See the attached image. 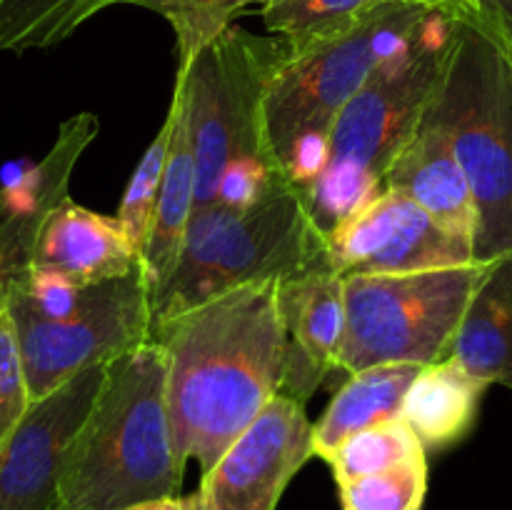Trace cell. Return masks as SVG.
<instances>
[{
    "instance_id": "6da1fadb",
    "label": "cell",
    "mask_w": 512,
    "mask_h": 510,
    "mask_svg": "<svg viewBox=\"0 0 512 510\" xmlns=\"http://www.w3.org/2000/svg\"><path fill=\"white\" fill-rule=\"evenodd\" d=\"M280 280L240 285L155 325L165 353V393L183 460L208 473L230 443L285 393L288 330Z\"/></svg>"
},
{
    "instance_id": "7a4b0ae2",
    "label": "cell",
    "mask_w": 512,
    "mask_h": 510,
    "mask_svg": "<svg viewBox=\"0 0 512 510\" xmlns=\"http://www.w3.org/2000/svg\"><path fill=\"white\" fill-rule=\"evenodd\" d=\"M185 460L165 393V353L148 340L110 360L88 418L65 455V510H120L175 498Z\"/></svg>"
},
{
    "instance_id": "3957f363",
    "label": "cell",
    "mask_w": 512,
    "mask_h": 510,
    "mask_svg": "<svg viewBox=\"0 0 512 510\" xmlns=\"http://www.w3.org/2000/svg\"><path fill=\"white\" fill-rule=\"evenodd\" d=\"M455 15L430 10L418 33L373 68L343 105L328 138V160L305 188L310 213L328 238L383 190L395 155L418 130L453 38Z\"/></svg>"
},
{
    "instance_id": "277c9868",
    "label": "cell",
    "mask_w": 512,
    "mask_h": 510,
    "mask_svg": "<svg viewBox=\"0 0 512 510\" xmlns=\"http://www.w3.org/2000/svg\"><path fill=\"white\" fill-rule=\"evenodd\" d=\"M328 265V238L305 190L278 185L248 208H193L173 273L150 298L153 328L183 310L260 280H285Z\"/></svg>"
},
{
    "instance_id": "5b68a950",
    "label": "cell",
    "mask_w": 512,
    "mask_h": 510,
    "mask_svg": "<svg viewBox=\"0 0 512 510\" xmlns=\"http://www.w3.org/2000/svg\"><path fill=\"white\" fill-rule=\"evenodd\" d=\"M455 15L443 78L425 118L450 140L478 208L475 258L512 250V65L470 10Z\"/></svg>"
},
{
    "instance_id": "8992f818",
    "label": "cell",
    "mask_w": 512,
    "mask_h": 510,
    "mask_svg": "<svg viewBox=\"0 0 512 510\" xmlns=\"http://www.w3.org/2000/svg\"><path fill=\"white\" fill-rule=\"evenodd\" d=\"M433 8L380 5L360 23L298 53H285L265 95V138L275 163L308 188L328 160L335 118L375 65L398 53Z\"/></svg>"
},
{
    "instance_id": "52a82bcc",
    "label": "cell",
    "mask_w": 512,
    "mask_h": 510,
    "mask_svg": "<svg viewBox=\"0 0 512 510\" xmlns=\"http://www.w3.org/2000/svg\"><path fill=\"white\" fill-rule=\"evenodd\" d=\"M285 53V40L230 25L178 65L195 153V208L213 203L220 173L233 160L260 158L283 173L268 148L263 110Z\"/></svg>"
},
{
    "instance_id": "ba28073f",
    "label": "cell",
    "mask_w": 512,
    "mask_h": 510,
    "mask_svg": "<svg viewBox=\"0 0 512 510\" xmlns=\"http://www.w3.org/2000/svg\"><path fill=\"white\" fill-rule=\"evenodd\" d=\"M485 260L398 275H345V333L335 368L430 365L448 358Z\"/></svg>"
},
{
    "instance_id": "9c48e42d",
    "label": "cell",
    "mask_w": 512,
    "mask_h": 510,
    "mask_svg": "<svg viewBox=\"0 0 512 510\" xmlns=\"http://www.w3.org/2000/svg\"><path fill=\"white\" fill-rule=\"evenodd\" d=\"M23 363L30 400H40L75 373L110 363L153 340V308L143 268L120 278L85 285L78 305L63 318L40 315L20 293V283L5 303Z\"/></svg>"
},
{
    "instance_id": "30bf717a",
    "label": "cell",
    "mask_w": 512,
    "mask_h": 510,
    "mask_svg": "<svg viewBox=\"0 0 512 510\" xmlns=\"http://www.w3.org/2000/svg\"><path fill=\"white\" fill-rule=\"evenodd\" d=\"M475 260L470 240L450 233L393 190H380L328 235V265L343 278L423 273Z\"/></svg>"
},
{
    "instance_id": "8fae6325",
    "label": "cell",
    "mask_w": 512,
    "mask_h": 510,
    "mask_svg": "<svg viewBox=\"0 0 512 510\" xmlns=\"http://www.w3.org/2000/svg\"><path fill=\"white\" fill-rule=\"evenodd\" d=\"M105 368L108 363L80 370L33 400L0 443V510H63L65 455L98 398Z\"/></svg>"
},
{
    "instance_id": "7c38bea8",
    "label": "cell",
    "mask_w": 512,
    "mask_h": 510,
    "mask_svg": "<svg viewBox=\"0 0 512 510\" xmlns=\"http://www.w3.org/2000/svg\"><path fill=\"white\" fill-rule=\"evenodd\" d=\"M313 455L305 405L275 395L203 473L200 510H278L290 480Z\"/></svg>"
},
{
    "instance_id": "4fadbf2b",
    "label": "cell",
    "mask_w": 512,
    "mask_h": 510,
    "mask_svg": "<svg viewBox=\"0 0 512 510\" xmlns=\"http://www.w3.org/2000/svg\"><path fill=\"white\" fill-rule=\"evenodd\" d=\"M98 130V115H70L60 123L43 160L18 183L0 188V315L10 290L28 275L40 228L50 210L68 198L75 165L98 138Z\"/></svg>"
},
{
    "instance_id": "5bb4252c",
    "label": "cell",
    "mask_w": 512,
    "mask_h": 510,
    "mask_svg": "<svg viewBox=\"0 0 512 510\" xmlns=\"http://www.w3.org/2000/svg\"><path fill=\"white\" fill-rule=\"evenodd\" d=\"M278 305L293 353L283 398L305 405L330 370H335V358L343 343V275L323 265L280 280Z\"/></svg>"
},
{
    "instance_id": "9a60e30c",
    "label": "cell",
    "mask_w": 512,
    "mask_h": 510,
    "mask_svg": "<svg viewBox=\"0 0 512 510\" xmlns=\"http://www.w3.org/2000/svg\"><path fill=\"white\" fill-rule=\"evenodd\" d=\"M138 265L140 258L130 248L118 220L83 208L68 195L45 218L30 268L85 288L120 278Z\"/></svg>"
},
{
    "instance_id": "2e32d148",
    "label": "cell",
    "mask_w": 512,
    "mask_h": 510,
    "mask_svg": "<svg viewBox=\"0 0 512 510\" xmlns=\"http://www.w3.org/2000/svg\"><path fill=\"white\" fill-rule=\"evenodd\" d=\"M383 190L403 195L443 228L470 240L475 248L478 208L473 188L443 130L423 115L413 138L403 145L383 178Z\"/></svg>"
},
{
    "instance_id": "e0dca14e",
    "label": "cell",
    "mask_w": 512,
    "mask_h": 510,
    "mask_svg": "<svg viewBox=\"0 0 512 510\" xmlns=\"http://www.w3.org/2000/svg\"><path fill=\"white\" fill-rule=\"evenodd\" d=\"M448 358L458 360L483 383L512 390V250L485 260Z\"/></svg>"
},
{
    "instance_id": "ac0fdd59",
    "label": "cell",
    "mask_w": 512,
    "mask_h": 510,
    "mask_svg": "<svg viewBox=\"0 0 512 510\" xmlns=\"http://www.w3.org/2000/svg\"><path fill=\"white\" fill-rule=\"evenodd\" d=\"M168 110L173 115V133H170L153 225H150L143 258H140L150 298L163 288L168 275L173 273L185 228H188V220L195 208V153L193 143H190L188 118H185V90L178 78H175Z\"/></svg>"
},
{
    "instance_id": "d6986e66",
    "label": "cell",
    "mask_w": 512,
    "mask_h": 510,
    "mask_svg": "<svg viewBox=\"0 0 512 510\" xmlns=\"http://www.w3.org/2000/svg\"><path fill=\"white\" fill-rule=\"evenodd\" d=\"M488 383L470 375L458 360L423 365L405 390L400 418L423 450H443L473 430Z\"/></svg>"
},
{
    "instance_id": "ffe728a7",
    "label": "cell",
    "mask_w": 512,
    "mask_h": 510,
    "mask_svg": "<svg viewBox=\"0 0 512 510\" xmlns=\"http://www.w3.org/2000/svg\"><path fill=\"white\" fill-rule=\"evenodd\" d=\"M420 368L423 365L415 363H383L350 373L325 408L323 418L313 425V453L328 460V455L350 435L400 418L405 390Z\"/></svg>"
},
{
    "instance_id": "44dd1931",
    "label": "cell",
    "mask_w": 512,
    "mask_h": 510,
    "mask_svg": "<svg viewBox=\"0 0 512 510\" xmlns=\"http://www.w3.org/2000/svg\"><path fill=\"white\" fill-rule=\"evenodd\" d=\"M388 3L413 0H268L263 5V20L265 28L285 40L290 53H298L353 28L365 15Z\"/></svg>"
},
{
    "instance_id": "7402d4cb",
    "label": "cell",
    "mask_w": 512,
    "mask_h": 510,
    "mask_svg": "<svg viewBox=\"0 0 512 510\" xmlns=\"http://www.w3.org/2000/svg\"><path fill=\"white\" fill-rule=\"evenodd\" d=\"M95 15V0H0V50L53 48Z\"/></svg>"
},
{
    "instance_id": "603a6c76",
    "label": "cell",
    "mask_w": 512,
    "mask_h": 510,
    "mask_svg": "<svg viewBox=\"0 0 512 510\" xmlns=\"http://www.w3.org/2000/svg\"><path fill=\"white\" fill-rule=\"evenodd\" d=\"M268 0H95V10L113 8V5H135L158 13L168 20L175 33L178 65L188 63L200 48L223 35L243 10L263 5Z\"/></svg>"
},
{
    "instance_id": "cb8c5ba5",
    "label": "cell",
    "mask_w": 512,
    "mask_h": 510,
    "mask_svg": "<svg viewBox=\"0 0 512 510\" xmlns=\"http://www.w3.org/2000/svg\"><path fill=\"white\" fill-rule=\"evenodd\" d=\"M423 455L428 453L413 435V430L405 425V420L393 418L350 435L328 455V463L333 468L335 483L340 485L363 478V475L395 468L408 460L423 458Z\"/></svg>"
},
{
    "instance_id": "d4e9b609",
    "label": "cell",
    "mask_w": 512,
    "mask_h": 510,
    "mask_svg": "<svg viewBox=\"0 0 512 510\" xmlns=\"http://www.w3.org/2000/svg\"><path fill=\"white\" fill-rule=\"evenodd\" d=\"M170 133H173V115H170L168 110L158 135H155L153 143L145 148L140 163L135 165L133 175H130L128 180V188H125L123 193V200H120L118 215H115V220L120 223L130 248L135 250L138 258H143L150 225H153V213H155V205H158L160 183H163L165 158H168Z\"/></svg>"
},
{
    "instance_id": "484cf974",
    "label": "cell",
    "mask_w": 512,
    "mask_h": 510,
    "mask_svg": "<svg viewBox=\"0 0 512 510\" xmlns=\"http://www.w3.org/2000/svg\"><path fill=\"white\" fill-rule=\"evenodd\" d=\"M338 488L343 508L350 510H423L428 493V455L348 480Z\"/></svg>"
},
{
    "instance_id": "4316f807",
    "label": "cell",
    "mask_w": 512,
    "mask_h": 510,
    "mask_svg": "<svg viewBox=\"0 0 512 510\" xmlns=\"http://www.w3.org/2000/svg\"><path fill=\"white\" fill-rule=\"evenodd\" d=\"M285 183H293V180L288 175L278 173L275 168H270L265 160L240 158L233 160L220 173L213 203L228 205V208H248V205L265 198L270 190Z\"/></svg>"
},
{
    "instance_id": "83f0119b",
    "label": "cell",
    "mask_w": 512,
    "mask_h": 510,
    "mask_svg": "<svg viewBox=\"0 0 512 510\" xmlns=\"http://www.w3.org/2000/svg\"><path fill=\"white\" fill-rule=\"evenodd\" d=\"M30 403L33 400H30L28 385H25L13 323L3 310V315H0V443L18 425Z\"/></svg>"
},
{
    "instance_id": "f1b7e54d",
    "label": "cell",
    "mask_w": 512,
    "mask_h": 510,
    "mask_svg": "<svg viewBox=\"0 0 512 510\" xmlns=\"http://www.w3.org/2000/svg\"><path fill=\"white\" fill-rule=\"evenodd\" d=\"M465 10H470V13H473L475 18L483 23V28L488 30L490 35H493L495 43L503 48V53L508 55V60L512 65V23H510V20H505L503 15L493 13V10H490L488 5H483V3H478L475 8H465Z\"/></svg>"
},
{
    "instance_id": "f546056e",
    "label": "cell",
    "mask_w": 512,
    "mask_h": 510,
    "mask_svg": "<svg viewBox=\"0 0 512 510\" xmlns=\"http://www.w3.org/2000/svg\"><path fill=\"white\" fill-rule=\"evenodd\" d=\"M120 510H200V503H198V493H193V495H175V498L145 500V503H135Z\"/></svg>"
},
{
    "instance_id": "4dcf8cb0",
    "label": "cell",
    "mask_w": 512,
    "mask_h": 510,
    "mask_svg": "<svg viewBox=\"0 0 512 510\" xmlns=\"http://www.w3.org/2000/svg\"><path fill=\"white\" fill-rule=\"evenodd\" d=\"M480 3L488 5L493 13L503 15L505 20H510V23H512V0H480Z\"/></svg>"
},
{
    "instance_id": "1f68e13d",
    "label": "cell",
    "mask_w": 512,
    "mask_h": 510,
    "mask_svg": "<svg viewBox=\"0 0 512 510\" xmlns=\"http://www.w3.org/2000/svg\"><path fill=\"white\" fill-rule=\"evenodd\" d=\"M478 3L480 0H448L450 13H460V10H465V8H475Z\"/></svg>"
},
{
    "instance_id": "d6a6232c",
    "label": "cell",
    "mask_w": 512,
    "mask_h": 510,
    "mask_svg": "<svg viewBox=\"0 0 512 510\" xmlns=\"http://www.w3.org/2000/svg\"><path fill=\"white\" fill-rule=\"evenodd\" d=\"M413 3H418V5H425V8H433V10H445V13H450V5H448V0H413Z\"/></svg>"
},
{
    "instance_id": "836d02e7",
    "label": "cell",
    "mask_w": 512,
    "mask_h": 510,
    "mask_svg": "<svg viewBox=\"0 0 512 510\" xmlns=\"http://www.w3.org/2000/svg\"><path fill=\"white\" fill-rule=\"evenodd\" d=\"M343 510H350V508H343Z\"/></svg>"
},
{
    "instance_id": "e575fe53",
    "label": "cell",
    "mask_w": 512,
    "mask_h": 510,
    "mask_svg": "<svg viewBox=\"0 0 512 510\" xmlns=\"http://www.w3.org/2000/svg\"><path fill=\"white\" fill-rule=\"evenodd\" d=\"M63 510H65V508H63Z\"/></svg>"
}]
</instances>
